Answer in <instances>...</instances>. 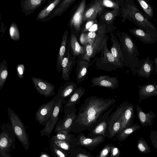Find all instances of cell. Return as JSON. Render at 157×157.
I'll return each instance as SVG.
<instances>
[{"mask_svg":"<svg viewBox=\"0 0 157 157\" xmlns=\"http://www.w3.org/2000/svg\"><path fill=\"white\" fill-rule=\"evenodd\" d=\"M115 102L116 99L113 98H105L97 96L87 98L80 106L70 129L76 126L87 128L95 127Z\"/></svg>","mask_w":157,"mask_h":157,"instance_id":"6da1fadb","label":"cell"},{"mask_svg":"<svg viewBox=\"0 0 157 157\" xmlns=\"http://www.w3.org/2000/svg\"><path fill=\"white\" fill-rule=\"evenodd\" d=\"M120 10L121 22L128 20L132 22L138 28L144 30L157 37V29L137 7L133 0H121Z\"/></svg>","mask_w":157,"mask_h":157,"instance_id":"7a4b0ae2","label":"cell"},{"mask_svg":"<svg viewBox=\"0 0 157 157\" xmlns=\"http://www.w3.org/2000/svg\"><path fill=\"white\" fill-rule=\"evenodd\" d=\"M115 34L119 40L124 66L134 70L140 60V53L135 42L131 36L123 32L117 30Z\"/></svg>","mask_w":157,"mask_h":157,"instance_id":"3957f363","label":"cell"},{"mask_svg":"<svg viewBox=\"0 0 157 157\" xmlns=\"http://www.w3.org/2000/svg\"><path fill=\"white\" fill-rule=\"evenodd\" d=\"M117 27L113 25L98 24L95 37L92 39L91 42L85 47V52L81 57L83 59L90 62V59L101 52L103 47L106 35L108 33L114 32Z\"/></svg>","mask_w":157,"mask_h":157,"instance_id":"277c9868","label":"cell"},{"mask_svg":"<svg viewBox=\"0 0 157 157\" xmlns=\"http://www.w3.org/2000/svg\"><path fill=\"white\" fill-rule=\"evenodd\" d=\"M0 128V155L4 157H12L11 151L16 149L15 135L10 124L3 123Z\"/></svg>","mask_w":157,"mask_h":157,"instance_id":"5b68a950","label":"cell"},{"mask_svg":"<svg viewBox=\"0 0 157 157\" xmlns=\"http://www.w3.org/2000/svg\"><path fill=\"white\" fill-rule=\"evenodd\" d=\"M108 39L109 36L107 35L101 51L100 57L95 58L91 64V65L95 63V67L97 69L111 71L121 67L108 48L107 43Z\"/></svg>","mask_w":157,"mask_h":157,"instance_id":"8992f818","label":"cell"},{"mask_svg":"<svg viewBox=\"0 0 157 157\" xmlns=\"http://www.w3.org/2000/svg\"><path fill=\"white\" fill-rule=\"evenodd\" d=\"M7 111L10 124L16 136L24 149L28 150L29 148V139L23 124L17 114L10 108H8Z\"/></svg>","mask_w":157,"mask_h":157,"instance_id":"52a82bcc","label":"cell"},{"mask_svg":"<svg viewBox=\"0 0 157 157\" xmlns=\"http://www.w3.org/2000/svg\"><path fill=\"white\" fill-rule=\"evenodd\" d=\"M86 7V0L79 1L72 9L68 25L76 35L78 36L81 31V25L84 13Z\"/></svg>","mask_w":157,"mask_h":157,"instance_id":"ba28073f","label":"cell"},{"mask_svg":"<svg viewBox=\"0 0 157 157\" xmlns=\"http://www.w3.org/2000/svg\"><path fill=\"white\" fill-rule=\"evenodd\" d=\"M66 101L63 100L58 97L49 121L43 129L40 131L41 136H45L48 137H50L51 133L58 122L59 113L63 111V105L65 104Z\"/></svg>","mask_w":157,"mask_h":157,"instance_id":"9c48e42d","label":"cell"},{"mask_svg":"<svg viewBox=\"0 0 157 157\" xmlns=\"http://www.w3.org/2000/svg\"><path fill=\"white\" fill-rule=\"evenodd\" d=\"M77 57L72 54L68 40L66 51L62 63L61 78L65 81L70 80V75L77 63Z\"/></svg>","mask_w":157,"mask_h":157,"instance_id":"30bf717a","label":"cell"},{"mask_svg":"<svg viewBox=\"0 0 157 157\" xmlns=\"http://www.w3.org/2000/svg\"><path fill=\"white\" fill-rule=\"evenodd\" d=\"M58 97L55 96L46 103L41 105L35 114V119L40 124L45 125L48 121Z\"/></svg>","mask_w":157,"mask_h":157,"instance_id":"8fae6325","label":"cell"},{"mask_svg":"<svg viewBox=\"0 0 157 157\" xmlns=\"http://www.w3.org/2000/svg\"><path fill=\"white\" fill-rule=\"evenodd\" d=\"M129 103L128 101H124L117 107L109 123L108 130L110 135L113 136L119 132L120 130L123 113Z\"/></svg>","mask_w":157,"mask_h":157,"instance_id":"7c38bea8","label":"cell"},{"mask_svg":"<svg viewBox=\"0 0 157 157\" xmlns=\"http://www.w3.org/2000/svg\"><path fill=\"white\" fill-rule=\"evenodd\" d=\"M77 111V109L74 106L64 109L63 117L58 121L56 126L55 132L60 130H70L76 117Z\"/></svg>","mask_w":157,"mask_h":157,"instance_id":"4fadbf2b","label":"cell"},{"mask_svg":"<svg viewBox=\"0 0 157 157\" xmlns=\"http://www.w3.org/2000/svg\"><path fill=\"white\" fill-rule=\"evenodd\" d=\"M33 84L37 91L47 98L55 95V86L47 81L35 77H31Z\"/></svg>","mask_w":157,"mask_h":157,"instance_id":"5bb4252c","label":"cell"},{"mask_svg":"<svg viewBox=\"0 0 157 157\" xmlns=\"http://www.w3.org/2000/svg\"><path fill=\"white\" fill-rule=\"evenodd\" d=\"M104 9L102 0L92 1L87 7H86L82 22L96 20L97 17Z\"/></svg>","mask_w":157,"mask_h":157,"instance_id":"9a60e30c","label":"cell"},{"mask_svg":"<svg viewBox=\"0 0 157 157\" xmlns=\"http://www.w3.org/2000/svg\"><path fill=\"white\" fill-rule=\"evenodd\" d=\"M92 86H98L113 90L117 88L119 85L118 76L111 77L107 75H100L94 77L90 80Z\"/></svg>","mask_w":157,"mask_h":157,"instance_id":"2e32d148","label":"cell"},{"mask_svg":"<svg viewBox=\"0 0 157 157\" xmlns=\"http://www.w3.org/2000/svg\"><path fill=\"white\" fill-rule=\"evenodd\" d=\"M90 66H91V62L83 59L81 56L77 57L75 79L78 84L85 80L88 68Z\"/></svg>","mask_w":157,"mask_h":157,"instance_id":"e0dca14e","label":"cell"},{"mask_svg":"<svg viewBox=\"0 0 157 157\" xmlns=\"http://www.w3.org/2000/svg\"><path fill=\"white\" fill-rule=\"evenodd\" d=\"M112 32L110 33V40L112 42L110 52L117 62L121 68L125 66L123 62L121 48L116 36Z\"/></svg>","mask_w":157,"mask_h":157,"instance_id":"ac0fdd59","label":"cell"},{"mask_svg":"<svg viewBox=\"0 0 157 157\" xmlns=\"http://www.w3.org/2000/svg\"><path fill=\"white\" fill-rule=\"evenodd\" d=\"M129 32L138 38L143 43L146 44H151L157 42V37L144 30L136 27L129 29Z\"/></svg>","mask_w":157,"mask_h":157,"instance_id":"d6986e66","label":"cell"},{"mask_svg":"<svg viewBox=\"0 0 157 157\" xmlns=\"http://www.w3.org/2000/svg\"><path fill=\"white\" fill-rule=\"evenodd\" d=\"M121 17L120 10H108L105 9L98 15L99 24L113 25L116 17Z\"/></svg>","mask_w":157,"mask_h":157,"instance_id":"ffe728a7","label":"cell"},{"mask_svg":"<svg viewBox=\"0 0 157 157\" xmlns=\"http://www.w3.org/2000/svg\"><path fill=\"white\" fill-rule=\"evenodd\" d=\"M77 88V84L74 82L67 81L60 86L56 96L63 100L70 97Z\"/></svg>","mask_w":157,"mask_h":157,"instance_id":"44dd1931","label":"cell"},{"mask_svg":"<svg viewBox=\"0 0 157 157\" xmlns=\"http://www.w3.org/2000/svg\"><path fill=\"white\" fill-rule=\"evenodd\" d=\"M153 61L149 57L140 60L137 67L140 75L146 78H149L153 71Z\"/></svg>","mask_w":157,"mask_h":157,"instance_id":"7402d4cb","label":"cell"},{"mask_svg":"<svg viewBox=\"0 0 157 157\" xmlns=\"http://www.w3.org/2000/svg\"><path fill=\"white\" fill-rule=\"evenodd\" d=\"M68 40L70 49L73 55L77 58L82 56L85 52V47L80 44L78 40L77 36L71 30L70 36Z\"/></svg>","mask_w":157,"mask_h":157,"instance_id":"603a6c76","label":"cell"},{"mask_svg":"<svg viewBox=\"0 0 157 157\" xmlns=\"http://www.w3.org/2000/svg\"><path fill=\"white\" fill-rule=\"evenodd\" d=\"M134 117V106L132 103H130L123 113L121 127L119 132L132 125Z\"/></svg>","mask_w":157,"mask_h":157,"instance_id":"cb8c5ba5","label":"cell"},{"mask_svg":"<svg viewBox=\"0 0 157 157\" xmlns=\"http://www.w3.org/2000/svg\"><path fill=\"white\" fill-rule=\"evenodd\" d=\"M136 108L138 118L142 126L145 127L152 125L156 114L152 111L144 113L138 105H136Z\"/></svg>","mask_w":157,"mask_h":157,"instance_id":"d4e9b609","label":"cell"},{"mask_svg":"<svg viewBox=\"0 0 157 157\" xmlns=\"http://www.w3.org/2000/svg\"><path fill=\"white\" fill-rule=\"evenodd\" d=\"M68 34V31L66 29L64 33L57 56L56 68L57 72L59 74L62 71V63L66 50Z\"/></svg>","mask_w":157,"mask_h":157,"instance_id":"484cf974","label":"cell"},{"mask_svg":"<svg viewBox=\"0 0 157 157\" xmlns=\"http://www.w3.org/2000/svg\"><path fill=\"white\" fill-rule=\"evenodd\" d=\"M138 87L139 102L151 96H157V84H150Z\"/></svg>","mask_w":157,"mask_h":157,"instance_id":"4316f807","label":"cell"},{"mask_svg":"<svg viewBox=\"0 0 157 157\" xmlns=\"http://www.w3.org/2000/svg\"><path fill=\"white\" fill-rule=\"evenodd\" d=\"M45 1L44 0H25L21 1L23 11L26 14H30Z\"/></svg>","mask_w":157,"mask_h":157,"instance_id":"83f0119b","label":"cell"},{"mask_svg":"<svg viewBox=\"0 0 157 157\" xmlns=\"http://www.w3.org/2000/svg\"><path fill=\"white\" fill-rule=\"evenodd\" d=\"M85 91L86 89L82 86L78 87L68 100L66 101L63 109L70 106H75V105L85 93Z\"/></svg>","mask_w":157,"mask_h":157,"instance_id":"f1b7e54d","label":"cell"},{"mask_svg":"<svg viewBox=\"0 0 157 157\" xmlns=\"http://www.w3.org/2000/svg\"><path fill=\"white\" fill-rule=\"evenodd\" d=\"M76 0H65L61 1L52 13L49 14V17L52 18L57 16L61 15L65 12L68 7L75 2Z\"/></svg>","mask_w":157,"mask_h":157,"instance_id":"f546056e","label":"cell"},{"mask_svg":"<svg viewBox=\"0 0 157 157\" xmlns=\"http://www.w3.org/2000/svg\"><path fill=\"white\" fill-rule=\"evenodd\" d=\"M142 8L145 17L149 21L154 20V11L152 5L145 0H136Z\"/></svg>","mask_w":157,"mask_h":157,"instance_id":"4dcf8cb0","label":"cell"},{"mask_svg":"<svg viewBox=\"0 0 157 157\" xmlns=\"http://www.w3.org/2000/svg\"><path fill=\"white\" fill-rule=\"evenodd\" d=\"M61 1L60 0H56L52 2L40 11L36 19L40 20L47 17Z\"/></svg>","mask_w":157,"mask_h":157,"instance_id":"1f68e13d","label":"cell"},{"mask_svg":"<svg viewBox=\"0 0 157 157\" xmlns=\"http://www.w3.org/2000/svg\"><path fill=\"white\" fill-rule=\"evenodd\" d=\"M140 128L139 125L136 124L124 128L119 132L120 140L121 141L124 140L131 134Z\"/></svg>","mask_w":157,"mask_h":157,"instance_id":"d6a6232c","label":"cell"},{"mask_svg":"<svg viewBox=\"0 0 157 157\" xmlns=\"http://www.w3.org/2000/svg\"><path fill=\"white\" fill-rule=\"evenodd\" d=\"M8 71L6 62L4 60L0 64V90L3 87L7 78Z\"/></svg>","mask_w":157,"mask_h":157,"instance_id":"836d02e7","label":"cell"},{"mask_svg":"<svg viewBox=\"0 0 157 157\" xmlns=\"http://www.w3.org/2000/svg\"><path fill=\"white\" fill-rule=\"evenodd\" d=\"M103 140V137L98 136L93 138H88L84 136H81L80 137V144L83 146H90L96 145L101 142Z\"/></svg>","mask_w":157,"mask_h":157,"instance_id":"e575fe53","label":"cell"},{"mask_svg":"<svg viewBox=\"0 0 157 157\" xmlns=\"http://www.w3.org/2000/svg\"><path fill=\"white\" fill-rule=\"evenodd\" d=\"M137 147L142 153L147 154L151 152V149L147 142L143 138H140L137 142Z\"/></svg>","mask_w":157,"mask_h":157,"instance_id":"d590c367","label":"cell"},{"mask_svg":"<svg viewBox=\"0 0 157 157\" xmlns=\"http://www.w3.org/2000/svg\"><path fill=\"white\" fill-rule=\"evenodd\" d=\"M50 148L53 155L56 157H67L64 150L49 141Z\"/></svg>","mask_w":157,"mask_h":157,"instance_id":"8d00e7d4","label":"cell"},{"mask_svg":"<svg viewBox=\"0 0 157 157\" xmlns=\"http://www.w3.org/2000/svg\"><path fill=\"white\" fill-rule=\"evenodd\" d=\"M69 140H60L57 139L54 135L49 140V141L52 142L56 145L65 151H69L70 146L68 143Z\"/></svg>","mask_w":157,"mask_h":157,"instance_id":"74e56055","label":"cell"},{"mask_svg":"<svg viewBox=\"0 0 157 157\" xmlns=\"http://www.w3.org/2000/svg\"><path fill=\"white\" fill-rule=\"evenodd\" d=\"M9 35L11 38L14 40L17 41L20 39V35L18 27L16 24L13 22L9 29Z\"/></svg>","mask_w":157,"mask_h":157,"instance_id":"f35d334b","label":"cell"},{"mask_svg":"<svg viewBox=\"0 0 157 157\" xmlns=\"http://www.w3.org/2000/svg\"><path fill=\"white\" fill-rule=\"evenodd\" d=\"M102 1L104 7L112 8L113 9L120 10L121 0H103Z\"/></svg>","mask_w":157,"mask_h":157,"instance_id":"ab89813d","label":"cell"},{"mask_svg":"<svg viewBox=\"0 0 157 157\" xmlns=\"http://www.w3.org/2000/svg\"><path fill=\"white\" fill-rule=\"evenodd\" d=\"M70 130H60L56 132V134L54 135L58 139L62 140H69L70 137L68 134Z\"/></svg>","mask_w":157,"mask_h":157,"instance_id":"60d3db41","label":"cell"},{"mask_svg":"<svg viewBox=\"0 0 157 157\" xmlns=\"http://www.w3.org/2000/svg\"><path fill=\"white\" fill-rule=\"evenodd\" d=\"M79 40L83 46L90 44L92 41V39L90 38L86 33H81Z\"/></svg>","mask_w":157,"mask_h":157,"instance_id":"b9f144b4","label":"cell"},{"mask_svg":"<svg viewBox=\"0 0 157 157\" xmlns=\"http://www.w3.org/2000/svg\"><path fill=\"white\" fill-rule=\"evenodd\" d=\"M149 137L152 145L157 151V131H151Z\"/></svg>","mask_w":157,"mask_h":157,"instance_id":"7bdbcfd3","label":"cell"},{"mask_svg":"<svg viewBox=\"0 0 157 157\" xmlns=\"http://www.w3.org/2000/svg\"><path fill=\"white\" fill-rule=\"evenodd\" d=\"M16 71L18 78L21 79L22 78L25 71L24 65L22 64H18L16 67Z\"/></svg>","mask_w":157,"mask_h":157,"instance_id":"ee69618b","label":"cell"},{"mask_svg":"<svg viewBox=\"0 0 157 157\" xmlns=\"http://www.w3.org/2000/svg\"><path fill=\"white\" fill-rule=\"evenodd\" d=\"M111 147L109 145L105 146L100 152L98 157H107L110 152Z\"/></svg>","mask_w":157,"mask_h":157,"instance_id":"f6af8a7d","label":"cell"},{"mask_svg":"<svg viewBox=\"0 0 157 157\" xmlns=\"http://www.w3.org/2000/svg\"><path fill=\"white\" fill-rule=\"evenodd\" d=\"M97 22V19L87 21L84 27H83V29H82L81 33H86L94 25V23Z\"/></svg>","mask_w":157,"mask_h":157,"instance_id":"bcb514c9","label":"cell"},{"mask_svg":"<svg viewBox=\"0 0 157 157\" xmlns=\"http://www.w3.org/2000/svg\"><path fill=\"white\" fill-rule=\"evenodd\" d=\"M120 151L117 147H111L110 157H120Z\"/></svg>","mask_w":157,"mask_h":157,"instance_id":"7dc6e473","label":"cell"},{"mask_svg":"<svg viewBox=\"0 0 157 157\" xmlns=\"http://www.w3.org/2000/svg\"><path fill=\"white\" fill-rule=\"evenodd\" d=\"M97 31H90L88 33H87L88 36L91 38V39H93L94 38L95 36H96L97 34Z\"/></svg>","mask_w":157,"mask_h":157,"instance_id":"c3c4849f","label":"cell"},{"mask_svg":"<svg viewBox=\"0 0 157 157\" xmlns=\"http://www.w3.org/2000/svg\"><path fill=\"white\" fill-rule=\"evenodd\" d=\"M154 63L155 64V70L156 73H157V57L154 59Z\"/></svg>","mask_w":157,"mask_h":157,"instance_id":"681fc988","label":"cell"},{"mask_svg":"<svg viewBox=\"0 0 157 157\" xmlns=\"http://www.w3.org/2000/svg\"><path fill=\"white\" fill-rule=\"evenodd\" d=\"M39 157H50V156L47 154L43 153L41 154Z\"/></svg>","mask_w":157,"mask_h":157,"instance_id":"f907efd6","label":"cell"},{"mask_svg":"<svg viewBox=\"0 0 157 157\" xmlns=\"http://www.w3.org/2000/svg\"><path fill=\"white\" fill-rule=\"evenodd\" d=\"M77 157H88L83 154H79L78 155Z\"/></svg>","mask_w":157,"mask_h":157,"instance_id":"816d5d0a","label":"cell"}]
</instances>
